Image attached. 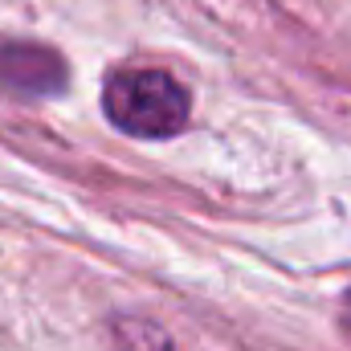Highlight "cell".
<instances>
[{"instance_id":"obj_1","label":"cell","mask_w":351,"mask_h":351,"mask_svg":"<svg viewBox=\"0 0 351 351\" xmlns=\"http://www.w3.org/2000/svg\"><path fill=\"white\" fill-rule=\"evenodd\" d=\"M106 119L135 139H168L188 127V94L164 70H114L102 90Z\"/></svg>"},{"instance_id":"obj_2","label":"cell","mask_w":351,"mask_h":351,"mask_svg":"<svg viewBox=\"0 0 351 351\" xmlns=\"http://www.w3.org/2000/svg\"><path fill=\"white\" fill-rule=\"evenodd\" d=\"M0 82L16 94H58L66 86V62L45 45H0Z\"/></svg>"},{"instance_id":"obj_3","label":"cell","mask_w":351,"mask_h":351,"mask_svg":"<svg viewBox=\"0 0 351 351\" xmlns=\"http://www.w3.org/2000/svg\"><path fill=\"white\" fill-rule=\"evenodd\" d=\"M114 351H172V339L147 319H119L114 323Z\"/></svg>"},{"instance_id":"obj_4","label":"cell","mask_w":351,"mask_h":351,"mask_svg":"<svg viewBox=\"0 0 351 351\" xmlns=\"http://www.w3.org/2000/svg\"><path fill=\"white\" fill-rule=\"evenodd\" d=\"M343 327H348V335H351V290H348V298H343Z\"/></svg>"}]
</instances>
